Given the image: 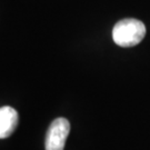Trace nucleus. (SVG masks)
<instances>
[{"mask_svg":"<svg viewBox=\"0 0 150 150\" xmlns=\"http://www.w3.org/2000/svg\"><path fill=\"white\" fill-rule=\"evenodd\" d=\"M18 125V112L9 106L0 108V139L8 138Z\"/></svg>","mask_w":150,"mask_h":150,"instance_id":"obj_3","label":"nucleus"},{"mask_svg":"<svg viewBox=\"0 0 150 150\" xmlns=\"http://www.w3.org/2000/svg\"><path fill=\"white\" fill-rule=\"evenodd\" d=\"M146 36V26L137 19L128 18L116 23L112 29L113 41L120 47L129 48L137 46Z\"/></svg>","mask_w":150,"mask_h":150,"instance_id":"obj_1","label":"nucleus"},{"mask_svg":"<svg viewBox=\"0 0 150 150\" xmlns=\"http://www.w3.org/2000/svg\"><path fill=\"white\" fill-rule=\"evenodd\" d=\"M70 132V123L66 118L54 119L46 134V150H64L66 140Z\"/></svg>","mask_w":150,"mask_h":150,"instance_id":"obj_2","label":"nucleus"}]
</instances>
